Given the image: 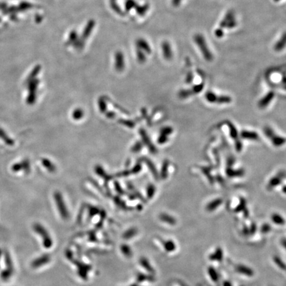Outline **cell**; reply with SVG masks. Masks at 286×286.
<instances>
[{"label":"cell","instance_id":"1","mask_svg":"<svg viewBox=\"0 0 286 286\" xmlns=\"http://www.w3.org/2000/svg\"><path fill=\"white\" fill-rule=\"evenodd\" d=\"M195 43L198 46V48L201 52V55L205 60L208 62L212 61L213 59V55L210 51L208 45L205 39V37L201 34L198 33L194 36Z\"/></svg>","mask_w":286,"mask_h":286},{"label":"cell","instance_id":"2","mask_svg":"<svg viewBox=\"0 0 286 286\" xmlns=\"http://www.w3.org/2000/svg\"><path fill=\"white\" fill-rule=\"evenodd\" d=\"M237 23L236 20L234 13L232 11L227 13L226 15L223 17V20L219 24V28L221 29L223 28H233L237 26Z\"/></svg>","mask_w":286,"mask_h":286},{"label":"cell","instance_id":"3","mask_svg":"<svg viewBox=\"0 0 286 286\" xmlns=\"http://www.w3.org/2000/svg\"><path fill=\"white\" fill-rule=\"evenodd\" d=\"M264 133H265L268 137L272 142L273 145L276 146H280L284 144V142L286 141L285 138L281 137H278L274 133L272 130L269 127H266L264 128Z\"/></svg>","mask_w":286,"mask_h":286},{"label":"cell","instance_id":"4","mask_svg":"<svg viewBox=\"0 0 286 286\" xmlns=\"http://www.w3.org/2000/svg\"><path fill=\"white\" fill-rule=\"evenodd\" d=\"M34 229L35 231L38 232V233L42 236L44 238V245L46 247H50L51 246V241L50 239L48 234L46 233V231L44 229L43 227H42L40 224H36L34 225Z\"/></svg>","mask_w":286,"mask_h":286},{"label":"cell","instance_id":"5","mask_svg":"<svg viewBox=\"0 0 286 286\" xmlns=\"http://www.w3.org/2000/svg\"><path fill=\"white\" fill-rule=\"evenodd\" d=\"M286 46V32L281 36V37L278 39L276 43L274 46V49L275 51L280 52L283 51Z\"/></svg>","mask_w":286,"mask_h":286},{"label":"cell","instance_id":"6","mask_svg":"<svg viewBox=\"0 0 286 286\" xmlns=\"http://www.w3.org/2000/svg\"><path fill=\"white\" fill-rule=\"evenodd\" d=\"M274 94L273 91H270L268 93V94L265 96V97L263 98L262 99L260 100V101L259 102V107H261V108H263V107H266L269 104L270 102L271 101V99L274 98Z\"/></svg>","mask_w":286,"mask_h":286},{"label":"cell","instance_id":"7","mask_svg":"<svg viewBox=\"0 0 286 286\" xmlns=\"http://www.w3.org/2000/svg\"><path fill=\"white\" fill-rule=\"evenodd\" d=\"M241 137L245 139H249V140H258L259 137L258 134L255 132H251V131H242L241 133Z\"/></svg>","mask_w":286,"mask_h":286},{"label":"cell","instance_id":"8","mask_svg":"<svg viewBox=\"0 0 286 286\" xmlns=\"http://www.w3.org/2000/svg\"><path fill=\"white\" fill-rule=\"evenodd\" d=\"M283 177H284V175L282 174V173H280L279 174H278L276 176L274 177L270 181L269 184H268V186L271 188H273L274 186H276V185H277L278 184H280L281 182V180H282V178H283Z\"/></svg>","mask_w":286,"mask_h":286},{"label":"cell","instance_id":"9","mask_svg":"<svg viewBox=\"0 0 286 286\" xmlns=\"http://www.w3.org/2000/svg\"><path fill=\"white\" fill-rule=\"evenodd\" d=\"M47 257H46V256H43V257H41V258H39L38 259H36L35 260H34L33 262H32V266H33V268H38L39 266H42V264H43L45 263H46V262H47Z\"/></svg>","mask_w":286,"mask_h":286},{"label":"cell","instance_id":"10","mask_svg":"<svg viewBox=\"0 0 286 286\" xmlns=\"http://www.w3.org/2000/svg\"><path fill=\"white\" fill-rule=\"evenodd\" d=\"M5 137V133H4V132L2 131L1 129H0V137ZM3 140H4L6 142H7V144H8L9 145H13V141L12 140V139H10L8 136H5V138H3Z\"/></svg>","mask_w":286,"mask_h":286},{"label":"cell","instance_id":"11","mask_svg":"<svg viewBox=\"0 0 286 286\" xmlns=\"http://www.w3.org/2000/svg\"><path fill=\"white\" fill-rule=\"evenodd\" d=\"M221 199H216V200H215V201H213L212 203H209V205H208V209H210V210L214 209L217 206H218L219 204H221Z\"/></svg>","mask_w":286,"mask_h":286},{"label":"cell","instance_id":"12","mask_svg":"<svg viewBox=\"0 0 286 286\" xmlns=\"http://www.w3.org/2000/svg\"><path fill=\"white\" fill-rule=\"evenodd\" d=\"M231 134L232 138H236L237 137L238 134L237 132V129H236L235 127H234V125L233 126H232V125L231 126Z\"/></svg>","mask_w":286,"mask_h":286},{"label":"cell","instance_id":"13","mask_svg":"<svg viewBox=\"0 0 286 286\" xmlns=\"http://www.w3.org/2000/svg\"><path fill=\"white\" fill-rule=\"evenodd\" d=\"M283 191H284V192L286 193V186H285L284 188H283Z\"/></svg>","mask_w":286,"mask_h":286},{"label":"cell","instance_id":"14","mask_svg":"<svg viewBox=\"0 0 286 286\" xmlns=\"http://www.w3.org/2000/svg\"><path fill=\"white\" fill-rule=\"evenodd\" d=\"M274 1L275 2H280V1H281V0H274Z\"/></svg>","mask_w":286,"mask_h":286},{"label":"cell","instance_id":"15","mask_svg":"<svg viewBox=\"0 0 286 286\" xmlns=\"http://www.w3.org/2000/svg\"><path fill=\"white\" fill-rule=\"evenodd\" d=\"M0 254H1V252H0Z\"/></svg>","mask_w":286,"mask_h":286}]
</instances>
